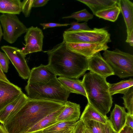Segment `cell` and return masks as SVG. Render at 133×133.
I'll return each instance as SVG.
<instances>
[{"instance_id":"cell-28","label":"cell","mask_w":133,"mask_h":133,"mask_svg":"<svg viewBox=\"0 0 133 133\" xmlns=\"http://www.w3.org/2000/svg\"><path fill=\"white\" fill-rule=\"evenodd\" d=\"M83 122L85 127L89 129L92 133H104L105 124L93 120Z\"/></svg>"},{"instance_id":"cell-8","label":"cell","mask_w":133,"mask_h":133,"mask_svg":"<svg viewBox=\"0 0 133 133\" xmlns=\"http://www.w3.org/2000/svg\"><path fill=\"white\" fill-rule=\"evenodd\" d=\"M2 50L8 56L17 71L22 78L28 79L30 70L25 59V55L18 48L8 45L1 47Z\"/></svg>"},{"instance_id":"cell-43","label":"cell","mask_w":133,"mask_h":133,"mask_svg":"<svg viewBox=\"0 0 133 133\" xmlns=\"http://www.w3.org/2000/svg\"><path fill=\"white\" fill-rule=\"evenodd\" d=\"M35 133H42V131L38 132Z\"/></svg>"},{"instance_id":"cell-4","label":"cell","mask_w":133,"mask_h":133,"mask_svg":"<svg viewBox=\"0 0 133 133\" xmlns=\"http://www.w3.org/2000/svg\"><path fill=\"white\" fill-rule=\"evenodd\" d=\"M25 89L29 99L49 100L63 103L70 93L56 77L45 83H27Z\"/></svg>"},{"instance_id":"cell-1","label":"cell","mask_w":133,"mask_h":133,"mask_svg":"<svg viewBox=\"0 0 133 133\" xmlns=\"http://www.w3.org/2000/svg\"><path fill=\"white\" fill-rule=\"evenodd\" d=\"M65 103L29 99L18 112L4 126L8 133H23Z\"/></svg>"},{"instance_id":"cell-9","label":"cell","mask_w":133,"mask_h":133,"mask_svg":"<svg viewBox=\"0 0 133 133\" xmlns=\"http://www.w3.org/2000/svg\"><path fill=\"white\" fill-rule=\"evenodd\" d=\"M107 42L97 43H70L65 42L66 49L72 52L89 58L102 51L109 48Z\"/></svg>"},{"instance_id":"cell-14","label":"cell","mask_w":133,"mask_h":133,"mask_svg":"<svg viewBox=\"0 0 133 133\" xmlns=\"http://www.w3.org/2000/svg\"><path fill=\"white\" fill-rule=\"evenodd\" d=\"M29 99L24 93L0 111V123L3 126L20 110Z\"/></svg>"},{"instance_id":"cell-38","label":"cell","mask_w":133,"mask_h":133,"mask_svg":"<svg viewBox=\"0 0 133 133\" xmlns=\"http://www.w3.org/2000/svg\"><path fill=\"white\" fill-rule=\"evenodd\" d=\"M0 79L2 80L7 82H10L7 78L6 75L2 70L0 66Z\"/></svg>"},{"instance_id":"cell-41","label":"cell","mask_w":133,"mask_h":133,"mask_svg":"<svg viewBox=\"0 0 133 133\" xmlns=\"http://www.w3.org/2000/svg\"><path fill=\"white\" fill-rule=\"evenodd\" d=\"M83 133H92L90 130L88 129L85 128L84 125Z\"/></svg>"},{"instance_id":"cell-22","label":"cell","mask_w":133,"mask_h":133,"mask_svg":"<svg viewBox=\"0 0 133 133\" xmlns=\"http://www.w3.org/2000/svg\"><path fill=\"white\" fill-rule=\"evenodd\" d=\"M22 12L20 0H0V13L19 14Z\"/></svg>"},{"instance_id":"cell-7","label":"cell","mask_w":133,"mask_h":133,"mask_svg":"<svg viewBox=\"0 0 133 133\" xmlns=\"http://www.w3.org/2000/svg\"><path fill=\"white\" fill-rule=\"evenodd\" d=\"M3 29V39L8 43H14L28 28L15 14H3L0 16Z\"/></svg>"},{"instance_id":"cell-30","label":"cell","mask_w":133,"mask_h":133,"mask_svg":"<svg viewBox=\"0 0 133 133\" xmlns=\"http://www.w3.org/2000/svg\"><path fill=\"white\" fill-rule=\"evenodd\" d=\"M34 0H24L21 2L22 11L26 17L30 15Z\"/></svg>"},{"instance_id":"cell-5","label":"cell","mask_w":133,"mask_h":133,"mask_svg":"<svg viewBox=\"0 0 133 133\" xmlns=\"http://www.w3.org/2000/svg\"><path fill=\"white\" fill-rule=\"evenodd\" d=\"M103 58L112 69L114 75L121 78L133 76V55L116 48L104 51Z\"/></svg>"},{"instance_id":"cell-2","label":"cell","mask_w":133,"mask_h":133,"mask_svg":"<svg viewBox=\"0 0 133 133\" xmlns=\"http://www.w3.org/2000/svg\"><path fill=\"white\" fill-rule=\"evenodd\" d=\"M64 41L47 51V65L59 77L78 79L88 70V58L70 51Z\"/></svg>"},{"instance_id":"cell-15","label":"cell","mask_w":133,"mask_h":133,"mask_svg":"<svg viewBox=\"0 0 133 133\" xmlns=\"http://www.w3.org/2000/svg\"><path fill=\"white\" fill-rule=\"evenodd\" d=\"M57 76L47 65L41 64L30 70L27 83H45L57 77Z\"/></svg>"},{"instance_id":"cell-31","label":"cell","mask_w":133,"mask_h":133,"mask_svg":"<svg viewBox=\"0 0 133 133\" xmlns=\"http://www.w3.org/2000/svg\"><path fill=\"white\" fill-rule=\"evenodd\" d=\"M9 60L5 53L0 51V66L4 73H7L8 71Z\"/></svg>"},{"instance_id":"cell-36","label":"cell","mask_w":133,"mask_h":133,"mask_svg":"<svg viewBox=\"0 0 133 133\" xmlns=\"http://www.w3.org/2000/svg\"><path fill=\"white\" fill-rule=\"evenodd\" d=\"M125 125L133 129V115L127 113Z\"/></svg>"},{"instance_id":"cell-20","label":"cell","mask_w":133,"mask_h":133,"mask_svg":"<svg viewBox=\"0 0 133 133\" xmlns=\"http://www.w3.org/2000/svg\"><path fill=\"white\" fill-rule=\"evenodd\" d=\"M62 85L70 93L79 94L86 97V94L83 86L82 81L59 77L57 78Z\"/></svg>"},{"instance_id":"cell-18","label":"cell","mask_w":133,"mask_h":133,"mask_svg":"<svg viewBox=\"0 0 133 133\" xmlns=\"http://www.w3.org/2000/svg\"><path fill=\"white\" fill-rule=\"evenodd\" d=\"M65 107V104L60 109L47 115L23 133H35L41 131L58 123L57 118Z\"/></svg>"},{"instance_id":"cell-17","label":"cell","mask_w":133,"mask_h":133,"mask_svg":"<svg viewBox=\"0 0 133 133\" xmlns=\"http://www.w3.org/2000/svg\"><path fill=\"white\" fill-rule=\"evenodd\" d=\"M127 113L124 107L115 104L109 119L116 133H118L125 125Z\"/></svg>"},{"instance_id":"cell-35","label":"cell","mask_w":133,"mask_h":133,"mask_svg":"<svg viewBox=\"0 0 133 133\" xmlns=\"http://www.w3.org/2000/svg\"><path fill=\"white\" fill-rule=\"evenodd\" d=\"M104 133H116L113 129L109 119L106 123L104 124Z\"/></svg>"},{"instance_id":"cell-39","label":"cell","mask_w":133,"mask_h":133,"mask_svg":"<svg viewBox=\"0 0 133 133\" xmlns=\"http://www.w3.org/2000/svg\"><path fill=\"white\" fill-rule=\"evenodd\" d=\"M0 133H8L4 126L0 124Z\"/></svg>"},{"instance_id":"cell-24","label":"cell","mask_w":133,"mask_h":133,"mask_svg":"<svg viewBox=\"0 0 133 133\" xmlns=\"http://www.w3.org/2000/svg\"><path fill=\"white\" fill-rule=\"evenodd\" d=\"M120 12L119 7L118 5H116L98 11L95 15L99 18L115 22L117 19Z\"/></svg>"},{"instance_id":"cell-37","label":"cell","mask_w":133,"mask_h":133,"mask_svg":"<svg viewBox=\"0 0 133 133\" xmlns=\"http://www.w3.org/2000/svg\"><path fill=\"white\" fill-rule=\"evenodd\" d=\"M118 133H133V129L125 125Z\"/></svg>"},{"instance_id":"cell-27","label":"cell","mask_w":133,"mask_h":133,"mask_svg":"<svg viewBox=\"0 0 133 133\" xmlns=\"http://www.w3.org/2000/svg\"><path fill=\"white\" fill-rule=\"evenodd\" d=\"M122 97L125 107L128 113L133 115V86L131 87L124 94Z\"/></svg>"},{"instance_id":"cell-19","label":"cell","mask_w":133,"mask_h":133,"mask_svg":"<svg viewBox=\"0 0 133 133\" xmlns=\"http://www.w3.org/2000/svg\"><path fill=\"white\" fill-rule=\"evenodd\" d=\"M87 6L94 15L98 12L117 5L118 0H77Z\"/></svg>"},{"instance_id":"cell-32","label":"cell","mask_w":133,"mask_h":133,"mask_svg":"<svg viewBox=\"0 0 133 133\" xmlns=\"http://www.w3.org/2000/svg\"><path fill=\"white\" fill-rule=\"evenodd\" d=\"M70 24L69 23L60 24L55 23H41L40 24V25L43 27V29H45L48 28L63 26H67Z\"/></svg>"},{"instance_id":"cell-23","label":"cell","mask_w":133,"mask_h":133,"mask_svg":"<svg viewBox=\"0 0 133 133\" xmlns=\"http://www.w3.org/2000/svg\"><path fill=\"white\" fill-rule=\"evenodd\" d=\"M132 86L133 79L132 78L122 80L116 83H109V92L111 96L118 93L124 94Z\"/></svg>"},{"instance_id":"cell-13","label":"cell","mask_w":133,"mask_h":133,"mask_svg":"<svg viewBox=\"0 0 133 133\" xmlns=\"http://www.w3.org/2000/svg\"><path fill=\"white\" fill-rule=\"evenodd\" d=\"M88 70L105 78L114 75L112 69L100 52L88 58Z\"/></svg>"},{"instance_id":"cell-40","label":"cell","mask_w":133,"mask_h":133,"mask_svg":"<svg viewBox=\"0 0 133 133\" xmlns=\"http://www.w3.org/2000/svg\"><path fill=\"white\" fill-rule=\"evenodd\" d=\"M74 128L64 131L59 133H72Z\"/></svg>"},{"instance_id":"cell-25","label":"cell","mask_w":133,"mask_h":133,"mask_svg":"<svg viewBox=\"0 0 133 133\" xmlns=\"http://www.w3.org/2000/svg\"><path fill=\"white\" fill-rule=\"evenodd\" d=\"M77 122L69 121L58 122L45 129L42 131V133H59L74 128Z\"/></svg>"},{"instance_id":"cell-42","label":"cell","mask_w":133,"mask_h":133,"mask_svg":"<svg viewBox=\"0 0 133 133\" xmlns=\"http://www.w3.org/2000/svg\"><path fill=\"white\" fill-rule=\"evenodd\" d=\"M3 35L2 30L1 26L0 24V42L1 41L2 36Z\"/></svg>"},{"instance_id":"cell-16","label":"cell","mask_w":133,"mask_h":133,"mask_svg":"<svg viewBox=\"0 0 133 133\" xmlns=\"http://www.w3.org/2000/svg\"><path fill=\"white\" fill-rule=\"evenodd\" d=\"M80 108L79 104L67 101L65 103V108L58 116L57 122H77L80 115Z\"/></svg>"},{"instance_id":"cell-11","label":"cell","mask_w":133,"mask_h":133,"mask_svg":"<svg viewBox=\"0 0 133 133\" xmlns=\"http://www.w3.org/2000/svg\"><path fill=\"white\" fill-rule=\"evenodd\" d=\"M23 93L17 86L0 79V111Z\"/></svg>"},{"instance_id":"cell-21","label":"cell","mask_w":133,"mask_h":133,"mask_svg":"<svg viewBox=\"0 0 133 133\" xmlns=\"http://www.w3.org/2000/svg\"><path fill=\"white\" fill-rule=\"evenodd\" d=\"M108 119L107 116L102 115L88 103L79 120L83 121L93 120L106 124Z\"/></svg>"},{"instance_id":"cell-12","label":"cell","mask_w":133,"mask_h":133,"mask_svg":"<svg viewBox=\"0 0 133 133\" xmlns=\"http://www.w3.org/2000/svg\"><path fill=\"white\" fill-rule=\"evenodd\" d=\"M119 7L125 22L127 36L126 42L133 45V3L129 0H118Z\"/></svg>"},{"instance_id":"cell-3","label":"cell","mask_w":133,"mask_h":133,"mask_svg":"<svg viewBox=\"0 0 133 133\" xmlns=\"http://www.w3.org/2000/svg\"><path fill=\"white\" fill-rule=\"evenodd\" d=\"M82 81L88 103L102 115L107 116L113 101L106 78L90 71L84 75Z\"/></svg>"},{"instance_id":"cell-34","label":"cell","mask_w":133,"mask_h":133,"mask_svg":"<svg viewBox=\"0 0 133 133\" xmlns=\"http://www.w3.org/2000/svg\"><path fill=\"white\" fill-rule=\"evenodd\" d=\"M49 0H34L32 4V7H41L46 5Z\"/></svg>"},{"instance_id":"cell-29","label":"cell","mask_w":133,"mask_h":133,"mask_svg":"<svg viewBox=\"0 0 133 133\" xmlns=\"http://www.w3.org/2000/svg\"><path fill=\"white\" fill-rule=\"evenodd\" d=\"M70 28L65 31H77L80 30H90L92 29L88 25L87 22L79 23L77 22H73L70 24Z\"/></svg>"},{"instance_id":"cell-26","label":"cell","mask_w":133,"mask_h":133,"mask_svg":"<svg viewBox=\"0 0 133 133\" xmlns=\"http://www.w3.org/2000/svg\"><path fill=\"white\" fill-rule=\"evenodd\" d=\"M94 17L93 15L88 11L86 9L74 12L70 15L63 17V19L73 18L76 20L77 22L84 21L87 22Z\"/></svg>"},{"instance_id":"cell-33","label":"cell","mask_w":133,"mask_h":133,"mask_svg":"<svg viewBox=\"0 0 133 133\" xmlns=\"http://www.w3.org/2000/svg\"><path fill=\"white\" fill-rule=\"evenodd\" d=\"M84 127V125L83 122L79 120L77 121L72 133H83Z\"/></svg>"},{"instance_id":"cell-10","label":"cell","mask_w":133,"mask_h":133,"mask_svg":"<svg viewBox=\"0 0 133 133\" xmlns=\"http://www.w3.org/2000/svg\"><path fill=\"white\" fill-rule=\"evenodd\" d=\"M44 35L42 30L37 27L28 28L24 37L25 45L21 50L25 55L42 51Z\"/></svg>"},{"instance_id":"cell-6","label":"cell","mask_w":133,"mask_h":133,"mask_svg":"<svg viewBox=\"0 0 133 133\" xmlns=\"http://www.w3.org/2000/svg\"><path fill=\"white\" fill-rule=\"evenodd\" d=\"M63 41L70 43H97L111 42L110 35L104 28H94L90 30L65 31Z\"/></svg>"}]
</instances>
